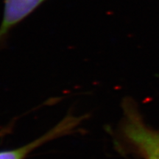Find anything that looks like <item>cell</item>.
I'll return each instance as SVG.
<instances>
[{
	"label": "cell",
	"instance_id": "cell-1",
	"mask_svg": "<svg viewBox=\"0 0 159 159\" xmlns=\"http://www.w3.org/2000/svg\"><path fill=\"white\" fill-rule=\"evenodd\" d=\"M123 130L127 139L145 159H159V133L148 128L130 108L127 111Z\"/></svg>",
	"mask_w": 159,
	"mask_h": 159
},
{
	"label": "cell",
	"instance_id": "cell-2",
	"mask_svg": "<svg viewBox=\"0 0 159 159\" xmlns=\"http://www.w3.org/2000/svg\"><path fill=\"white\" fill-rule=\"evenodd\" d=\"M48 0H4L0 25V44L5 42L12 30L29 17Z\"/></svg>",
	"mask_w": 159,
	"mask_h": 159
},
{
	"label": "cell",
	"instance_id": "cell-3",
	"mask_svg": "<svg viewBox=\"0 0 159 159\" xmlns=\"http://www.w3.org/2000/svg\"><path fill=\"white\" fill-rule=\"evenodd\" d=\"M76 122H72V119H66L63 122L53 128L52 130L43 135L41 138L33 141V142L21 147V148L11 150H5L0 152V159H25L30 152L35 150L37 147H39L47 141L58 136L59 135L64 134L66 130H70L75 125Z\"/></svg>",
	"mask_w": 159,
	"mask_h": 159
}]
</instances>
